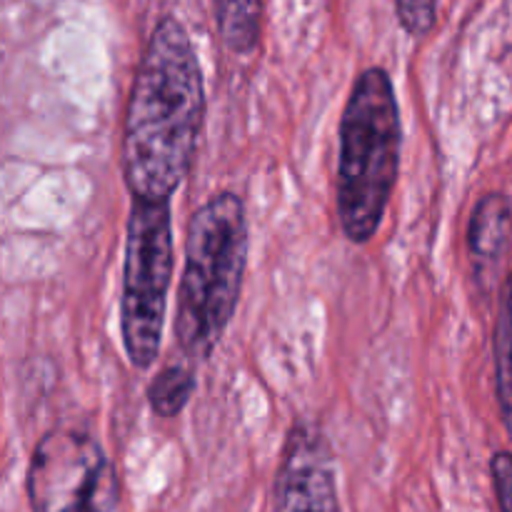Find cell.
Listing matches in <instances>:
<instances>
[{"instance_id": "9", "label": "cell", "mask_w": 512, "mask_h": 512, "mask_svg": "<svg viewBox=\"0 0 512 512\" xmlns=\"http://www.w3.org/2000/svg\"><path fill=\"white\" fill-rule=\"evenodd\" d=\"M495 385L505 428L512 433V273L505 280L495 325Z\"/></svg>"}, {"instance_id": "7", "label": "cell", "mask_w": 512, "mask_h": 512, "mask_svg": "<svg viewBox=\"0 0 512 512\" xmlns=\"http://www.w3.org/2000/svg\"><path fill=\"white\" fill-rule=\"evenodd\" d=\"M512 243V205L505 195L488 193L478 200L468 225V255L480 283H490Z\"/></svg>"}, {"instance_id": "4", "label": "cell", "mask_w": 512, "mask_h": 512, "mask_svg": "<svg viewBox=\"0 0 512 512\" xmlns=\"http://www.w3.org/2000/svg\"><path fill=\"white\" fill-rule=\"evenodd\" d=\"M173 268L175 243L170 203L133 200L125 230L120 333L125 355L138 370L150 368L158 360Z\"/></svg>"}, {"instance_id": "11", "label": "cell", "mask_w": 512, "mask_h": 512, "mask_svg": "<svg viewBox=\"0 0 512 512\" xmlns=\"http://www.w3.org/2000/svg\"><path fill=\"white\" fill-rule=\"evenodd\" d=\"M395 15L413 38H425L438 20V0H395Z\"/></svg>"}, {"instance_id": "5", "label": "cell", "mask_w": 512, "mask_h": 512, "mask_svg": "<svg viewBox=\"0 0 512 512\" xmlns=\"http://www.w3.org/2000/svg\"><path fill=\"white\" fill-rule=\"evenodd\" d=\"M33 512H115L120 480L98 438L80 428H53L28 465Z\"/></svg>"}, {"instance_id": "2", "label": "cell", "mask_w": 512, "mask_h": 512, "mask_svg": "<svg viewBox=\"0 0 512 512\" xmlns=\"http://www.w3.org/2000/svg\"><path fill=\"white\" fill-rule=\"evenodd\" d=\"M248 243L245 203L235 193L213 195L190 218L173 328L188 358L208 360L223 340L243 293Z\"/></svg>"}, {"instance_id": "1", "label": "cell", "mask_w": 512, "mask_h": 512, "mask_svg": "<svg viewBox=\"0 0 512 512\" xmlns=\"http://www.w3.org/2000/svg\"><path fill=\"white\" fill-rule=\"evenodd\" d=\"M205 125V80L188 30L165 15L150 33L123 118L120 168L133 200L170 203Z\"/></svg>"}, {"instance_id": "6", "label": "cell", "mask_w": 512, "mask_h": 512, "mask_svg": "<svg viewBox=\"0 0 512 512\" xmlns=\"http://www.w3.org/2000/svg\"><path fill=\"white\" fill-rule=\"evenodd\" d=\"M273 512H340L335 460L315 423L298 420L285 438L273 485Z\"/></svg>"}, {"instance_id": "12", "label": "cell", "mask_w": 512, "mask_h": 512, "mask_svg": "<svg viewBox=\"0 0 512 512\" xmlns=\"http://www.w3.org/2000/svg\"><path fill=\"white\" fill-rule=\"evenodd\" d=\"M490 475H493L495 498H498L500 512H512V453L500 450L493 455L490 463Z\"/></svg>"}, {"instance_id": "8", "label": "cell", "mask_w": 512, "mask_h": 512, "mask_svg": "<svg viewBox=\"0 0 512 512\" xmlns=\"http://www.w3.org/2000/svg\"><path fill=\"white\" fill-rule=\"evenodd\" d=\"M215 28L225 48L235 55H250L263 33V0H210Z\"/></svg>"}, {"instance_id": "3", "label": "cell", "mask_w": 512, "mask_h": 512, "mask_svg": "<svg viewBox=\"0 0 512 512\" xmlns=\"http://www.w3.org/2000/svg\"><path fill=\"white\" fill-rule=\"evenodd\" d=\"M403 123L393 80L385 68H365L340 118L338 220L355 245L375 238L400 173Z\"/></svg>"}, {"instance_id": "10", "label": "cell", "mask_w": 512, "mask_h": 512, "mask_svg": "<svg viewBox=\"0 0 512 512\" xmlns=\"http://www.w3.org/2000/svg\"><path fill=\"white\" fill-rule=\"evenodd\" d=\"M195 390V375L188 365H168L153 378L148 388V403L158 418H175L190 403Z\"/></svg>"}]
</instances>
